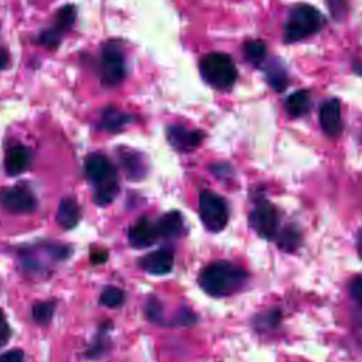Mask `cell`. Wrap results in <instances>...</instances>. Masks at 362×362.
Wrapping results in <instances>:
<instances>
[{"instance_id": "34", "label": "cell", "mask_w": 362, "mask_h": 362, "mask_svg": "<svg viewBox=\"0 0 362 362\" xmlns=\"http://www.w3.org/2000/svg\"><path fill=\"white\" fill-rule=\"evenodd\" d=\"M90 262L93 264H99V263H105L106 259H107V252L106 250H102V249H98V250H92L90 252Z\"/></svg>"}, {"instance_id": "18", "label": "cell", "mask_w": 362, "mask_h": 362, "mask_svg": "<svg viewBox=\"0 0 362 362\" xmlns=\"http://www.w3.org/2000/svg\"><path fill=\"white\" fill-rule=\"evenodd\" d=\"M119 192V178L113 177L96 185L93 192V202L99 206L109 205Z\"/></svg>"}, {"instance_id": "10", "label": "cell", "mask_w": 362, "mask_h": 362, "mask_svg": "<svg viewBox=\"0 0 362 362\" xmlns=\"http://www.w3.org/2000/svg\"><path fill=\"white\" fill-rule=\"evenodd\" d=\"M139 264L150 274H167L174 266V253L168 247H161L143 256Z\"/></svg>"}, {"instance_id": "28", "label": "cell", "mask_w": 362, "mask_h": 362, "mask_svg": "<svg viewBox=\"0 0 362 362\" xmlns=\"http://www.w3.org/2000/svg\"><path fill=\"white\" fill-rule=\"evenodd\" d=\"M256 321V327L257 329H269L277 325V322L280 321V310L277 308H272L267 310L259 315H256L255 318Z\"/></svg>"}, {"instance_id": "20", "label": "cell", "mask_w": 362, "mask_h": 362, "mask_svg": "<svg viewBox=\"0 0 362 362\" xmlns=\"http://www.w3.org/2000/svg\"><path fill=\"white\" fill-rule=\"evenodd\" d=\"M311 106V98L307 90H297L286 100V110L293 117L304 116Z\"/></svg>"}, {"instance_id": "16", "label": "cell", "mask_w": 362, "mask_h": 362, "mask_svg": "<svg viewBox=\"0 0 362 362\" xmlns=\"http://www.w3.org/2000/svg\"><path fill=\"white\" fill-rule=\"evenodd\" d=\"M156 229L158 233V238L165 239H174L184 233V219L182 215L178 211H171L164 214L157 222Z\"/></svg>"}, {"instance_id": "5", "label": "cell", "mask_w": 362, "mask_h": 362, "mask_svg": "<svg viewBox=\"0 0 362 362\" xmlns=\"http://www.w3.org/2000/svg\"><path fill=\"white\" fill-rule=\"evenodd\" d=\"M249 225L264 239H273L279 228V214L273 204L266 199L259 201L249 215Z\"/></svg>"}, {"instance_id": "35", "label": "cell", "mask_w": 362, "mask_h": 362, "mask_svg": "<svg viewBox=\"0 0 362 362\" xmlns=\"http://www.w3.org/2000/svg\"><path fill=\"white\" fill-rule=\"evenodd\" d=\"M10 335H11V331H10L8 324H7V322L0 324V348L7 344Z\"/></svg>"}, {"instance_id": "30", "label": "cell", "mask_w": 362, "mask_h": 362, "mask_svg": "<svg viewBox=\"0 0 362 362\" xmlns=\"http://www.w3.org/2000/svg\"><path fill=\"white\" fill-rule=\"evenodd\" d=\"M197 322V315L189 310V308H180L178 313L174 315V325H182V327H188Z\"/></svg>"}, {"instance_id": "23", "label": "cell", "mask_w": 362, "mask_h": 362, "mask_svg": "<svg viewBox=\"0 0 362 362\" xmlns=\"http://www.w3.org/2000/svg\"><path fill=\"white\" fill-rule=\"evenodd\" d=\"M76 20V8L72 4H65L62 8L58 10L55 16V27L59 33L71 30Z\"/></svg>"}, {"instance_id": "24", "label": "cell", "mask_w": 362, "mask_h": 362, "mask_svg": "<svg viewBox=\"0 0 362 362\" xmlns=\"http://www.w3.org/2000/svg\"><path fill=\"white\" fill-rule=\"evenodd\" d=\"M243 52L249 62L259 65L260 62H263V59L266 57V45L259 40H252V41L245 42Z\"/></svg>"}, {"instance_id": "17", "label": "cell", "mask_w": 362, "mask_h": 362, "mask_svg": "<svg viewBox=\"0 0 362 362\" xmlns=\"http://www.w3.org/2000/svg\"><path fill=\"white\" fill-rule=\"evenodd\" d=\"M132 120H133L132 115H127L124 112L117 110L113 106H109L102 112V117L99 120L98 127L107 132H117Z\"/></svg>"}, {"instance_id": "3", "label": "cell", "mask_w": 362, "mask_h": 362, "mask_svg": "<svg viewBox=\"0 0 362 362\" xmlns=\"http://www.w3.org/2000/svg\"><path fill=\"white\" fill-rule=\"evenodd\" d=\"M202 78L216 89L230 88L236 78L238 69L233 59L223 52H209L199 61Z\"/></svg>"}, {"instance_id": "4", "label": "cell", "mask_w": 362, "mask_h": 362, "mask_svg": "<svg viewBox=\"0 0 362 362\" xmlns=\"http://www.w3.org/2000/svg\"><path fill=\"white\" fill-rule=\"evenodd\" d=\"M199 215L208 230L221 232L229 219L228 204L218 194L202 191L199 195Z\"/></svg>"}, {"instance_id": "27", "label": "cell", "mask_w": 362, "mask_h": 362, "mask_svg": "<svg viewBox=\"0 0 362 362\" xmlns=\"http://www.w3.org/2000/svg\"><path fill=\"white\" fill-rule=\"evenodd\" d=\"M146 317L150 322L154 324H164V310H163V304L160 303V300L154 296H150L147 303H146Z\"/></svg>"}, {"instance_id": "15", "label": "cell", "mask_w": 362, "mask_h": 362, "mask_svg": "<svg viewBox=\"0 0 362 362\" xmlns=\"http://www.w3.org/2000/svg\"><path fill=\"white\" fill-rule=\"evenodd\" d=\"M58 225L62 229H74L78 222L81 221V206L79 204L71 198L65 197L59 201L58 209H57V216H55Z\"/></svg>"}, {"instance_id": "7", "label": "cell", "mask_w": 362, "mask_h": 362, "mask_svg": "<svg viewBox=\"0 0 362 362\" xmlns=\"http://www.w3.org/2000/svg\"><path fill=\"white\" fill-rule=\"evenodd\" d=\"M0 205L13 214H28L35 211L37 198L27 187L16 185L0 191Z\"/></svg>"}, {"instance_id": "21", "label": "cell", "mask_w": 362, "mask_h": 362, "mask_svg": "<svg viewBox=\"0 0 362 362\" xmlns=\"http://www.w3.org/2000/svg\"><path fill=\"white\" fill-rule=\"evenodd\" d=\"M110 329V325L109 327H105V325H100V329L98 332V335L95 337L92 345L88 348L86 351V356L90 358V359H98L100 356H105L110 346H112V342H110V338L107 335V331Z\"/></svg>"}, {"instance_id": "36", "label": "cell", "mask_w": 362, "mask_h": 362, "mask_svg": "<svg viewBox=\"0 0 362 362\" xmlns=\"http://www.w3.org/2000/svg\"><path fill=\"white\" fill-rule=\"evenodd\" d=\"M7 65H8V54L3 48H0V71L4 69Z\"/></svg>"}, {"instance_id": "14", "label": "cell", "mask_w": 362, "mask_h": 362, "mask_svg": "<svg viewBox=\"0 0 362 362\" xmlns=\"http://www.w3.org/2000/svg\"><path fill=\"white\" fill-rule=\"evenodd\" d=\"M120 163H122V167L126 173V177L130 181H140L147 174L146 160H144L143 154H140L139 151H132V150L122 151L120 153Z\"/></svg>"}, {"instance_id": "31", "label": "cell", "mask_w": 362, "mask_h": 362, "mask_svg": "<svg viewBox=\"0 0 362 362\" xmlns=\"http://www.w3.org/2000/svg\"><path fill=\"white\" fill-rule=\"evenodd\" d=\"M329 10L337 20H341L346 14V0H328Z\"/></svg>"}, {"instance_id": "22", "label": "cell", "mask_w": 362, "mask_h": 362, "mask_svg": "<svg viewBox=\"0 0 362 362\" xmlns=\"http://www.w3.org/2000/svg\"><path fill=\"white\" fill-rule=\"evenodd\" d=\"M54 311H55V304L52 301H38L33 304L31 315L37 324L47 325L52 320Z\"/></svg>"}, {"instance_id": "13", "label": "cell", "mask_w": 362, "mask_h": 362, "mask_svg": "<svg viewBox=\"0 0 362 362\" xmlns=\"http://www.w3.org/2000/svg\"><path fill=\"white\" fill-rule=\"evenodd\" d=\"M33 161V151L27 146H13L6 153L4 167L8 175H18L28 170Z\"/></svg>"}, {"instance_id": "29", "label": "cell", "mask_w": 362, "mask_h": 362, "mask_svg": "<svg viewBox=\"0 0 362 362\" xmlns=\"http://www.w3.org/2000/svg\"><path fill=\"white\" fill-rule=\"evenodd\" d=\"M38 44L49 48V49H57L61 44V33L57 30V28H49V30H45L40 34L38 40H37Z\"/></svg>"}, {"instance_id": "32", "label": "cell", "mask_w": 362, "mask_h": 362, "mask_svg": "<svg viewBox=\"0 0 362 362\" xmlns=\"http://www.w3.org/2000/svg\"><path fill=\"white\" fill-rule=\"evenodd\" d=\"M349 290H351L354 300L358 301L359 304H362V276H356L355 279H352Z\"/></svg>"}, {"instance_id": "2", "label": "cell", "mask_w": 362, "mask_h": 362, "mask_svg": "<svg viewBox=\"0 0 362 362\" xmlns=\"http://www.w3.org/2000/svg\"><path fill=\"white\" fill-rule=\"evenodd\" d=\"M324 23L325 20L322 14L314 6L297 4L288 13L283 38L286 42L301 41L318 33Z\"/></svg>"}, {"instance_id": "8", "label": "cell", "mask_w": 362, "mask_h": 362, "mask_svg": "<svg viewBox=\"0 0 362 362\" xmlns=\"http://www.w3.org/2000/svg\"><path fill=\"white\" fill-rule=\"evenodd\" d=\"M205 137L201 130H191L182 124H171L167 127V140L178 151H191L197 148Z\"/></svg>"}, {"instance_id": "11", "label": "cell", "mask_w": 362, "mask_h": 362, "mask_svg": "<svg viewBox=\"0 0 362 362\" xmlns=\"http://www.w3.org/2000/svg\"><path fill=\"white\" fill-rule=\"evenodd\" d=\"M320 124L322 130L332 137L338 136L342 132L344 124L341 120V103L338 99H327L320 106Z\"/></svg>"}, {"instance_id": "25", "label": "cell", "mask_w": 362, "mask_h": 362, "mask_svg": "<svg viewBox=\"0 0 362 362\" xmlns=\"http://www.w3.org/2000/svg\"><path fill=\"white\" fill-rule=\"evenodd\" d=\"M100 304H103L105 307L109 308H116L120 307L124 301V293L123 290H120L119 287L115 286H107L103 288V291L100 293V298H99Z\"/></svg>"}, {"instance_id": "12", "label": "cell", "mask_w": 362, "mask_h": 362, "mask_svg": "<svg viewBox=\"0 0 362 362\" xmlns=\"http://www.w3.org/2000/svg\"><path fill=\"white\" fill-rule=\"evenodd\" d=\"M127 239L130 246L137 249L151 246L158 239L156 223H153L147 216H143L130 226L127 232Z\"/></svg>"}, {"instance_id": "33", "label": "cell", "mask_w": 362, "mask_h": 362, "mask_svg": "<svg viewBox=\"0 0 362 362\" xmlns=\"http://www.w3.org/2000/svg\"><path fill=\"white\" fill-rule=\"evenodd\" d=\"M0 362H24V354L20 349H10L0 354Z\"/></svg>"}, {"instance_id": "6", "label": "cell", "mask_w": 362, "mask_h": 362, "mask_svg": "<svg viewBox=\"0 0 362 362\" xmlns=\"http://www.w3.org/2000/svg\"><path fill=\"white\" fill-rule=\"evenodd\" d=\"M102 83L105 86H117L123 82L126 76V64L124 57L119 48L115 45H106L102 51Z\"/></svg>"}, {"instance_id": "26", "label": "cell", "mask_w": 362, "mask_h": 362, "mask_svg": "<svg viewBox=\"0 0 362 362\" xmlns=\"http://www.w3.org/2000/svg\"><path fill=\"white\" fill-rule=\"evenodd\" d=\"M277 243L279 246L286 250V252H293L300 245V233L297 229L288 226L286 229H283L277 238Z\"/></svg>"}, {"instance_id": "38", "label": "cell", "mask_w": 362, "mask_h": 362, "mask_svg": "<svg viewBox=\"0 0 362 362\" xmlns=\"http://www.w3.org/2000/svg\"><path fill=\"white\" fill-rule=\"evenodd\" d=\"M3 322H6V318H4V314H3V311L0 308V324H3Z\"/></svg>"}, {"instance_id": "19", "label": "cell", "mask_w": 362, "mask_h": 362, "mask_svg": "<svg viewBox=\"0 0 362 362\" xmlns=\"http://www.w3.org/2000/svg\"><path fill=\"white\" fill-rule=\"evenodd\" d=\"M264 72H266V78L269 85L276 90V92H283L288 83V76L287 72L284 69V66L276 61L272 59L266 66H264Z\"/></svg>"}, {"instance_id": "1", "label": "cell", "mask_w": 362, "mask_h": 362, "mask_svg": "<svg viewBox=\"0 0 362 362\" xmlns=\"http://www.w3.org/2000/svg\"><path fill=\"white\" fill-rule=\"evenodd\" d=\"M246 272L226 260H218L208 264L199 274L201 288L214 297L229 296L238 291L246 281Z\"/></svg>"}, {"instance_id": "37", "label": "cell", "mask_w": 362, "mask_h": 362, "mask_svg": "<svg viewBox=\"0 0 362 362\" xmlns=\"http://www.w3.org/2000/svg\"><path fill=\"white\" fill-rule=\"evenodd\" d=\"M356 246H358V253L362 259V229L358 232V239H356Z\"/></svg>"}, {"instance_id": "9", "label": "cell", "mask_w": 362, "mask_h": 362, "mask_svg": "<svg viewBox=\"0 0 362 362\" xmlns=\"http://www.w3.org/2000/svg\"><path fill=\"white\" fill-rule=\"evenodd\" d=\"M85 175L95 185L117 177V171L110 160L100 153H90L85 158Z\"/></svg>"}]
</instances>
